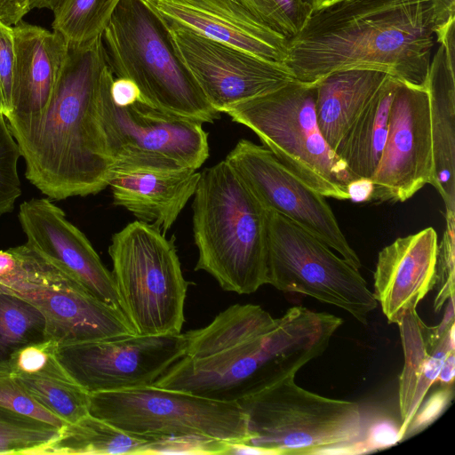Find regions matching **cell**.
<instances>
[{"label":"cell","instance_id":"6da1fadb","mask_svg":"<svg viewBox=\"0 0 455 455\" xmlns=\"http://www.w3.org/2000/svg\"><path fill=\"white\" fill-rule=\"evenodd\" d=\"M343 319L302 306L274 318L259 305L234 304L184 334L183 356L154 386L238 402L296 373L328 347Z\"/></svg>","mask_w":455,"mask_h":455},{"label":"cell","instance_id":"7a4b0ae2","mask_svg":"<svg viewBox=\"0 0 455 455\" xmlns=\"http://www.w3.org/2000/svg\"><path fill=\"white\" fill-rule=\"evenodd\" d=\"M440 26L434 0H340L312 12L284 65L304 84L368 68L425 86Z\"/></svg>","mask_w":455,"mask_h":455},{"label":"cell","instance_id":"3957f363","mask_svg":"<svg viewBox=\"0 0 455 455\" xmlns=\"http://www.w3.org/2000/svg\"><path fill=\"white\" fill-rule=\"evenodd\" d=\"M107 65L101 36L69 44L39 121L14 138L25 160L26 178L51 199L95 195L108 187L113 161L100 115Z\"/></svg>","mask_w":455,"mask_h":455},{"label":"cell","instance_id":"277c9868","mask_svg":"<svg viewBox=\"0 0 455 455\" xmlns=\"http://www.w3.org/2000/svg\"><path fill=\"white\" fill-rule=\"evenodd\" d=\"M193 196L195 269L238 294L267 284V211L225 160L200 172Z\"/></svg>","mask_w":455,"mask_h":455},{"label":"cell","instance_id":"5b68a950","mask_svg":"<svg viewBox=\"0 0 455 455\" xmlns=\"http://www.w3.org/2000/svg\"><path fill=\"white\" fill-rule=\"evenodd\" d=\"M108 68L164 113L213 123L217 112L182 60L169 23L145 0H120L101 35Z\"/></svg>","mask_w":455,"mask_h":455},{"label":"cell","instance_id":"8992f818","mask_svg":"<svg viewBox=\"0 0 455 455\" xmlns=\"http://www.w3.org/2000/svg\"><path fill=\"white\" fill-rule=\"evenodd\" d=\"M315 86L296 79L267 94L228 108L230 118L251 130L264 147L311 188L347 200L356 180L323 139L315 116Z\"/></svg>","mask_w":455,"mask_h":455},{"label":"cell","instance_id":"52a82bcc","mask_svg":"<svg viewBox=\"0 0 455 455\" xmlns=\"http://www.w3.org/2000/svg\"><path fill=\"white\" fill-rule=\"evenodd\" d=\"M120 308L137 334H180L188 283L173 238L135 220L108 247Z\"/></svg>","mask_w":455,"mask_h":455},{"label":"cell","instance_id":"ba28073f","mask_svg":"<svg viewBox=\"0 0 455 455\" xmlns=\"http://www.w3.org/2000/svg\"><path fill=\"white\" fill-rule=\"evenodd\" d=\"M0 291L17 295L44 316L59 347L135 334L123 311L97 299L29 244L0 251Z\"/></svg>","mask_w":455,"mask_h":455},{"label":"cell","instance_id":"9c48e42d","mask_svg":"<svg viewBox=\"0 0 455 455\" xmlns=\"http://www.w3.org/2000/svg\"><path fill=\"white\" fill-rule=\"evenodd\" d=\"M237 403L247 419L246 443L275 455H312L325 446L358 441L368 419L358 403L304 389L295 375Z\"/></svg>","mask_w":455,"mask_h":455},{"label":"cell","instance_id":"30bf717a","mask_svg":"<svg viewBox=\"0 0 455 455\" xmlns=\"http://www.w3.org/2000/svg\"><path fill=\"white\" fill-rule=\"evenodd\" d=\"M89 413L137 435L202 436L231 443L249 440L246 415L237 402L154 385L90 394Z\"/></svg>","mask_w":455,"mask_h":455},{"label":"cell","instance_id":"8fae6325","mask_svg":"<svg viewBox=\"0 0 455 455\" xmlns=\"http://www.w3.org/2000/svg\"><path fill=\"white\" fill-rule=\"evenodd\" d=\"M114 75L107 65L100 92L101 124L112 171L199 169L209 156L203 123L172 116L139 100L119 107L112 100Z\"/></svg>","mask_w":455,"mask_h":455},{"label":"cell","instance_id":"7c38bea8","mask_svg":"<svg viewBox=\"0 0 455 455\" xmlns=\"http://www.w3.org/2000/svg\"><path fill=\"white\" fill-rule=\"evenodd\" d=\"M332 249L291 220L267 211V284L338 307L363 323L378 302L367 282Z\"/></svg>","mask_w":455,"mask_h":455},{"label":"cell","instance_id":"4fadbf2b","mask_svg":"<svg viewBox=\"0 0 455 455\" xmlns=\"http://www.w3.org/2000/svg\"><path fill=\"white\" fill-rule=\"evenodd\" d=\"M224 160L267 211L313 234L354 267H362L325 196L303 182L269 149L241 140Z\"/></svg>","mask_w":455,"mask_h":455},{"label":"cell","instance_id":"5bb4252c","mask_svg":"<svg viewBox=\"0 0 455 455\" xmlns=\"http://www.w3.org/2000/svg\"><path fill=\"white\" fill-rule=\"evenodd\" d=\"M183 333L126 336L58 347L69 377L89 394L154 383L185 352Z\"/></svg>","mask_w":455,"mask_h":455},{"label":"cell","instance_id":"9a60e30c","mask_svg":"<svg viewBox=\"0 0 455 455\" xmlns=\"http://www.w3.org/2000/svg\"><path fill=\"white\" fill-rule=\"evenodd\" d=\"M429 94L426 86L397 81L387 133L371 179V201L405 202L433 182Z\"/></svg>","mask_w":455,"mask_h":455},{"label":"cell","instance_id":"2e32d148","mask_svg":"<svg viewBox=\"0 0 455 455\" xmlns=\"http://www.w3.org/2000/svg\"><path fill=\"white\" fill-rule=\"evenodd\" d=\"M167 22L182 60L208 102L219 113L294 80L284 64L212 40L178 23Z\"/></svg>","mask_w":455,"mask_h":455},{"label":"cell","instance_id":"e0dca14e","mask_svg":"<svg viewBox=\"0 0 455 455\" xmlns=\"http://www.w3.org/2000/svg\"><path fill=\"white\" fill-rule=\"evenodd\" d=\"M19 220L28 244L59 266L97 299L120 308L111 272L84 233L67 220L64 212L49 197L22 203Z\"/></svg>","mask_w":455,"mask_h":455},{"label":"cell","instance_id":"ac0fdd59","mask_svg":"<svg viewBox=\"0 0 455 455\" xmlns=\"http://www.w3.org/2000/svg\"><path fill=\"white\" fill-rule=\"evenodd\" d=\"M167 21L284 64L288 41L269 28L243 0H145Z\"/></svg>","mask_w":455,"mask_h":455},{"label":"cell","instance_id":"d6986e66","mask_svg":"<svg viewBox=\"0 0 455 455\" xmlns=\"http://www.w3.org/2000/svg\"><path fill=\"white\" fill-rule=\"evenodd\" d=\"M12 28V111L6 120L15 138L39 121L60 75L69 44L54 30L22 20Z\"/></svg>","mask_w":455,"mask_h":455},{"label":"cell","instance_id":"ffe728a7","mask_svg":"<svg viewBox=\"0 0 455 455\" xmlns=\"http://www.w3.org/2000/svg\"><path fill=\"white\" fill-rule=\"evenodd\" d=\"M437 253L431 227L398 237L379 252L373 295L389 323H398L435 288Z\"/></svg>","mask_w":455,"mask_h":455},{"label":"cell","instance_id":"44dd1931","mask_svg":"<svg viewBox=\"0 0 455 455\" xmlns=\"http://www.w3.org/2000/svg\"><path fill=\"white\" fill-rule=\"evenodd\" d=\"M455 17L436 29L439 43L426 81L433 142L432 186L445 205V219H455Z\"/></svg>","mask_w":455,"mask_h":455},{"label":"cell","instance_id":"7402d4cb","mask_svg":"<svg viewBox=\"0 0 455 455\" xmlns=\"http://www.w3.org/2000/svg\"><path fill=\"white\" fill-rule=\"evenodd\" d=\"M199 179L200 172L189 168L132 169L112 171L108 186L115 205L166 234L194 196Z\"/></svg>","mask_w":455,"mask_h":455},{"label":"cell","instance_id":"603a6c76","mask_svg":"<svg viewBox=\"0 0 455 455\" xmlns=\"http://www.w3.org/2000/svg\"><path fill=\"white\" fill-rule=\"evenodd\" d=\"M389 76L375 69H344L314 84L317 124L335 154L355 119Z\"/></svg>","mask_w":455,"mask_h":455},{"label":"cell","instance_id":"cb8c5ba5","mask_svg":"<svg viewBox=\"0 0 455 455\" xmlns=\"http://www.w3.org/2000/svg\"><path fill=\"white\" fill-rule=\"evenodd\" d=\"M172 444L171 436L133 434L89 413L67 424L36 455L169 454Z\"/></svg>","mask_w":455,"mask_h":455},{"label":"cell","instance_id":"d4e9b609","mask_svg":"<svg viewBox=\"0 0 455 455\" xmlns=\"http://www.w3.org/2000/svg\"><path fill=\"white\" fill-rule=\"evenodd\" d=\"M398 79L389 76L355 119L336 155L356 179L371 180L387 138L389 109Z\"/></svg>","mask_w":455,"mask_h":455},{"label":"cell","instance_id":"484cf974","mask_svg":"<svg viewBox=\"0 0 455 455\" xmlns=\"http://www.w3.org/2000/svg\"><path fill=\"white\" fill-rule=\"evenodd\" d=\"M48 339L44 315L26 299L0 291V372H9V362L19 349Z\"/></svg>","mask_w":455,"mask_h":455},{"label":"cell","instance_id":"4316f807","mask_svg":"<svg viewBox=\"0 0 455 455\" xmlns=\"http://www.w3.org/2000/svg\"><path fill=\"white\" fill-rule=\"evenodd\" d=\"M397 324L404 352V365L399 378V409L403 438L410 422V410L416 386L432 349L428 341V326L419 318L416 309L406 313Z\"/></svg>","mask_w":455,"mask_h":455},{"label":"cell","instance_id":"83f0119b","mask_svg":"<svg viewBox=\"0 0 455 455\" xmlns=\"http://www.w3.org/2000/svg\"><path fill=\"white\" fill-rule=\"evenodd\" d=\"M120 0H63L53 11L52 30L70 44L101 36Z\"/></svg>","mask_w":455,"mask_h":455},{"label":"cell","instance_id":"f1b7e54d","mask_svg":"<svg viewBox=\"0 0 455 455\" xmlns=\"http://www.w3.org/2000/svg\"><path fill=\"white\" fill-rule=\"evenodd\" d=\"M12 376L42 407L68 424L89 414L90 394L74 380Z\"/></svg>","mask_w":455,"mask_h":455},{"label":"cell","instance_id":"f546056e","mask_svg":"<svg viewBox=\"0 0 455 455\" xmlns=\"http://www.w3.org/2000/svg\"><path fill=\"white\" fill-rule=\"evenodd\" d=\"M60 428L0 406V454L36 455Z\"/></svg>","mask_w":455,"mask_h":455},{"label":"cell","instance_id":"4dcf8cb0","mask_svg":"<svg viewBox=\"0 0 455 455\" xmlns=\"http://www.w3.org/2000/svg\"><path fill=\"white\" fill-rule=\"evenodd\" d=\"M58 347L46 339L19 349L10 359V374L73 380L57 357Z\"/></svg>","mask_w":455,"mask_h":455},{"label":"cell","instance_id":"1f68e13d","mask_svg":"<svg viewBox=\"0 0 455 455\" xmlns=\"http://www.w3.org/2000/svg\"><path fill=\"white\" fill-rule=\"evenodd\" d=\"M21 156L19 146L0 113V217L12 211L21 195L18 161Z\"/></svg>","mask_w":455,"mask_h":455},{"label":"cell","instance_id":"d6a6232c","mask_svg":"<svg viewBox=\"0 0 455 455\" xmlns=\"http://www.w3.org/2000/svg\"><path fill=\"white\" fill-rule=\"evenodd\" d=\"M0 406L43 420L60 429L68 424L42 407L10 373L0 372Z\"/></svg>","mask_w":455,"mask_h":455},{"label":"cell","instance_id":"836d02e7","mask_svg":"<svg viewBox=\"0 0 455 455\" xmlns=\"http://www.w3.org/2000/svg\"><path fill=\"white\" fill-rule=\"evenodd\" d=\"M455 219H446V228L440 245L436 260L437 293L434 301V308L438 312L444 303L454 296V224Z\"/></svg>","mask_w":455,"mask_h":455},{"label":"cell","instance_id":"e575fe53","mask_svg":"<svg viewBox=\"0 0 455 455\" xmlns=\"http://www.w3.org/2000/svg\"><path fill=\"white\" fill-rule=\"evenodd\" d=\"M454 328L455 326L453 323L441 338L438 344L431 351L424 363L412 398L410 410V420L424 397L427 395L431 386L436 382L438 374L446 356L450 352L455 350Z\"/></svg>","mask_w":455,"mask_h":455},{"label":"cell","instance_id":"d590c367","mask_svg":"<svg viewBox=\"0 0 455 455\" xmlns=\"http://www.w3.org/2000/svg\"><path fill=\"white\" fill-rule=\"evenodd\" d=\"M454 397V387L441 385L427 397H424L411 417L402 441L419 434L433 424L447 410Z\"/></svg>","mask_w":455,"mask_h":455},{"label":"cell","instance_id":"8d00e7d4","mask_svg":"<svg viewBox=\"0 0 455 455\" xmlns=\"http://www.w3.org/2000/svg\"><path fill=\"white\" fill-rule=\"evenodd\" d=\"M401 440V422L388 416L378 415L367 419L363 437L354 443L357 454H362L389 448Z\"/></svg>","mask_w":455,"mask_h":455},{"label":"cell","instance_id":"74e56055","mask_svg":"<svg viewBox=\"0 0 455 455\" xmlns=\"http://www.w3.org/2000/svg\"><path fill=\"white\" fill-rule=\"evenodd\" d=\"M15 64L13 28L0 21V113L7 118L12 111Z\"/></svg>","mask_w":455,"mask_h":455},{"label":"cell","instance_id":"f35d334b","mask_svg":"<svg viewBox=\"0 0 455 455\" xmlns=\"http://www.w3.org/2000/svg\"><path fill=\"white\" fill-rule=\"evenodd\" d=\"M110 92L114 103L119 107H127L140 100L137 85L126 78H114Z\"/></svg>","mask_w":455,"mask_h":455},{"label":"cell","instance_id":"ab89813d","mask_svg":"<svg viewBox=\"0 0 455 455\" xmlns=\"http://www.w3.org/2000/svg\"><path fill=\"white\" fill-rule=\"evenodd\" d=\"M30 10V0H0V21L13 27Z\"/></svg>","mask_w":455,"mask_h":455},{"label":"cell","instance_id":"60d3db41","mask_svg":"<svg viewBox=\"0 0 455 455\" xmlns=\"http://www.w3.org/2000/svg\"><path fill=\"white\" fill-rule=\"evenodd\" d=\"M373 184L370 179H356L347 186L348 199L355 203L371 202Z\"/></svg>","mask_w":455,"mask_h":455},{"label":"cell","instance_id":"b9f144b4","mask_svg":"<svg viewBox=\"0 0 455 455\" xmlns=\"http://www.w3.org/2000/svg\"><path fill=\"white\" fill-rule=\"evenodd\" d=\"M455 377V350L451 351L446 356L436 381L441 385H451Z\"/></svg>","mask_w":455,"mask_h":455},{"label":"cell","instance_id":"7bdbcfd3","mask_svg":"<svg viewBox=\"0 0 455 455\" xmlns=\"http://www.w3.org/2000/svg\"><path fill=\"white\" fill-rule=\"evenodd\" d=\"M440 25L455 16V0H434Z\"/></svg>","mask_w":455,"mask_h":455},{"label":"cell","instance_id":"ee69618b","mask_svg":"<svg viewBox=\"0 0 455 455\" xmlns=\"http://www.w3.org/2000/svg\"><path fill=\"white\" fill-rule=\"evenodd\" d=\"M63 0H30V7L54 11Z\"/></svg>","mask_w":455,"mask_h":455},{"label":"cell","instance_id":"f6af8a7d","mask_svg":"<svg viewBox=\"0 0 455 455\" xmlns=\"http://www.w3.org/2000/svg\"><path fill=\"white\" fill-rule=\"evenodd\" d=\"M307 1L314 11V10L323 8L324 6H327L331 4H333V3L340 1V0H307Z\"/></svg>","mask_w":455,"mask_h":455}]
</instances>
